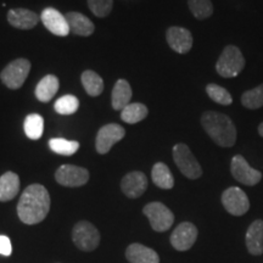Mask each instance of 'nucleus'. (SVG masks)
<instances>
[{
  "label": "nucleus",
  "mask_w": 263,
  "mask_h": 263,
  "mask_svg": "<svg viewBox=\"0 0 263 263\" xmlns=\"http://www.w3.org/2000/svg\"><path fill=\"white\" fill-rule=\"evenodd\" d=\"M50 210V195L42 184H31L22 193L17 205V215L28 226L44 221Z\"/></svg>",
  "instance_id": "obj_1"
},
{
  "label": "nucleus",
  "mask_w": 263,
  "mask_h": 263,
  "mask_svg": "<svg viewBox=\"0 0 263 263\" xmlns=\"http://www.w3.org/2000/svg\"><path fill=\"white\" fill-rule=\"evenodd\" d=\"M201 126L218 146L232 147L235 144V124L227 115L216 111H206L201 116Z\"/></svg>",
  "instance_id": "obj_2"
},
{
  "label": "nucleus",
  "mask_w": 263,
  "mask_h": 263,
  "mask_svg": "<svg viewBox=\"0 0 263 263\" xmlns=\"http://www.w3.org/2000/svg\"><path fill=\"white\" fill-rule=\"evenodd\" d=\"M245 67V58L236 45H227L217 60L216 71L223 78H234Z\"/></svg>",
  "instance_id": "obj_3"
},
{
  "label": "nucleus",
  "mask_w": 263,
  "mask_h": 263,
  "mask_svg": "<svg viewBox=\"0 0 263 263\" xmlns=\"http://www.w3.org/2000/svg\"><path fill=\"white\" fill-rule=\"evenodd\" d=\"M173 159L178 170L189 179H197L202 176V168L193 155L192 150L184 143H179L173 147Z\"/></svg>",
  "instance_id": "obj_4"
},
{
  "label": "nucleus",
  "mask_w": 263,
  "mask_h": 263,
  "mask_svg": "<svg viewBox=\"0 0 263 263\" xmlns=\"http://www.w3.org/2000/svg\"><path fill=\"white\" fill-rule=\"evenodd\" d=\"M31 71V62L27 59H16L11 61L0 73V80L9 89H20L27 80Z\"/></svg>",
  "instance_id": "obj_5"
},
{
  "label": "nucleus",
  "mask_w": 263,
  "mask_h": 263,
  "mask_svg": "<svg viewBox=\"0 0 263 263\" xmlns=\"http://www.w3.org/2000/svg\"><path fill=\"white\" fill-rule=\"evenodd\" d=\"M72 241L82 251H94L100 244V233L90 222L81 221L72 229Z\"/></svg>",
  "instance_id": "obj_6"
},
{
  "label": "nucleus",
  "mask_w": 263,
  "mask_h": 263,
  "mask_svg": "<svg viewBox=\"0 0 263 263\" xmlns=\"http://www.w3.org/2000/svg\"><path fill=\"white\" fill-rule=\"evenodd\" d=\"M143 213L149 219L151 228L159 233L168 230L174 222V215L172 211L161 202L147 203L143 209Z\"/></svg>",
  "instance_id": "obj_7"
},
{
  "label": "nucleus",
  "mask_w": 263,
  "mask_h": 263,
  "mask_svg": "<svg viewBox=\"0 0 263 263\" xmlns=\"http://www.w3.org/2000/svg\"><path fill=\"white\" fill-rule=\"evenodd\" d=\"M55 179L62 186L78 188L88 183L89 172L83 167L74 166V164H62L55 172Z\"/></svg>",
  "instance_id": "obj_8"
},
{
  "label": "nucleus",
  "mask_w": 263,
  "mask_h": 263,
  "mask_svg": "<svg viewBox=\"0 0 263 263\" xmlns=\"http://www.w3.org/2000/svg\"><path fill=\"white\" fill-rule=\"evenodd\" d=\"M230 172L239 183L248 186H254L262 179V173L252 168L244 156L235 155L230 162Z\"/></svg>",
  "instance_id": "obj_9"
},
{
  "label": "nucleus",
  "mask_w": 263,
  "mask_h": 263,
  "mask_svg": "<svg viewBox=\"0 0 263 263\" xmlns=\"http://www.w3.org/2000/svg\"><path fill=\"white\" fill-rule=\"evenodd\" d=\"M126 136V130L117 123H108L101 127L95 139V147L100 155H105L111 150L115 144L122 140Z\"/></svg>",
  "instance_id": "obj_10"
},
{
  "label": "nucleus",
  "mask_w": 263,
  "mask_h": 263,
  "mask_svg": "<svg viewBox=\"0 0 263 263\" xmlns=\"http://www.w3.org/2000/svg\"><path fill=\"white\" fill-rule=\"evenodd\" d=\"M222 203L227 212L233 216L245 215L250 209L248 195L238 186H230L223 192Z\"/></svg>",
  "instance_id": "obj_11"
},
{
  "label": "nucleus",
  "mask_w": 263,
  "mask_h": 263,
  "mask_svg": "<svg viewBox=\"0 0 263 263\" xmlns=\"http://www.w3.org/2000/svg\"><path fill=\"white\" fill-rule=\"evenodd\" d=\"M197 239V228L193 223L183 222L173 230L171 235V244L178 251L192 249Z\"/></svg>",
  "instance_id": "obj_12"
},
{
  "label": "nucleus",
  "mask_w": 263,
  "mask_h": 263,
  "mask_svg": "<svg viewBox=\"0 0 263 263\" xmlns=\"http://www.w3.org/2000/svg\"><path fill=\"white\" fill-rule=\"evenodd\" d=\"M41 20L45 28L50 31L52 34L59 35V37H66L70 34L71 29L67 18L59 10L54 8L44 9L42 11Z\"/></svg>",
  "instance_id": "obj_13"
},
{
  "label": "nucleus",
  "mask_w": 263,
  "mask_h": 263,
  "mask_svg": "<svg viewBox=\"0 0 263 263\" xmlns=\"http://www.w3.org/2000/svg\"><path fill=\"white\" fill-rule=\"evenodd\" d=\"M166 39L170 48L178 54H186L193 47L192 32L184 27H170L166 32Z\"/></svg>",
  "instance_id": "obj_14"
},
{
  "label": "nucleus",
  "mask_w": 263,
  "mask_h": 263,
  "mask_svg": "<svg viewBox=\"0 0 263 263\" xmlns=\"http://www.w3.org/2000/svg\"><path fill=\"white\" fill-rule=\"evenodd\" d=\"M147 188V178L143 172L133 171L127 173L121 180V189L129 199H137L145 193Z\"/></svg>",
  "instance_id": "obj_15"
},
{
  "label": "nucleus",
  "mask_w": 263,
  "mask_h": 263,
  "mask_svg": "<svg viewBox=\"0 0 263 263\" xmlns=\"http://www.w3.org/2000/svg\"><path fill=\"white\" fill-rule=\"evenodd\" d=\"M8 22L17 29H32L38 25L39 16L28 9H11L8 12Z\"/></svg>",
  "instance_id": "obj_16"
},
{
  "label": "nucleus",
  "mask_w": 263,
  "mask_h": 263,
  "mask_svg": "<svg viewBox=\"0 0 263 263\" xmlns=\"http://www.w3.org/2000/svg\"><path fill=\"white\" fill-rule=\"evenodd\" d=\"M126 257L130 263H160V257L155 250L138 242L128 246Z\"/></svg>",
  "instance_id": "obj_17"
},
{
  "label": "nucleus",
  "mask_w": 263,
  "mask_h": 263,
  "mask_svg": "<svg viewBox=\"0 0 263 263\" xmlns=\"http://www.w3.org/2000/svg\"><path fill=\"white\" fill-rule=\"evenodd\" d=\"M246 248L254 256L263 254V221L257 219L250 224L245 236Z\"/></svg>",
  "instance_id": "obj_18"
},
{
  "label": "nucleus",
  "mask_w": 263,
  "mask_h": 263,
  "mask_svg": "<svg viewBox=\"0 0 263 263\" xmlns=\"http://www.w3.org/2000/svg\"><path fill=\"white\" fill-rule=\"evenodd\" d=\"M67 18L70 29L74 34L83 35V37H89L95 31V26L87 16L81 14V12H67L65 15Z\"/></svg>",
  "instance_id": "obj_19"
},
{
  "label": "nucleus",
  "mask_w": 263,
  "mask_h": 263,
  "mask_svg": "<svg viewBox=\"0 0 263 263\" xmlns=\"http://www.w3.org/2000/svg\"><path fill=\"white\" fill-rule=\"evenodd\" d=\"M20 192V178L14 172H5L0 177V202L15 199Z\"/></svg>",
  "instance_id": "obj_20"
},
{
  "label": "nucleus",
  "mask_w": 263,
  "mask_h": 263,
  "mask_svg": "<svg viewBox=\"0 0 263 263\" xmlns=\"http://www.w3.org/2000/svg\"><path fill=\"white\" fill-rule=\"evenodd\" d=\"M132 88L126 80H118L112 89L111 103L115 110L122 111L128 104H130Z\"/></svg>",
  "instance_id": "obj_21"
},
{
  "label": "nucleus",
  "mask_w": 263,
  "mask_h": 263,
  "mask_svg": "<svg viewBox=\"0 0 263 263\" xmlns=\"http://www.w3.org/2000/svg\"><path fill=\"white\" fill-rule=\"evenodd\" d=\"M59 90V80L54 74H48L39 82L35 88V98L41 103H48Z\"/></svg>",
  "instance_id": "obj_22"
},
{
  "label": "nucleus",
  "mask_w": 263,
  "mask_h": 263,
  "mask_svg": "<svg viewBox=\"0 0 263 263\" xmlns=\"http://www.w3.org/2000/svg\"><path fill=\"white\" fill-rule=\"evenodd\" d=\"M151 178H153L155 185L161 189L168 190L174 186V178L172 173H171L168 166L163 162H157L154 164L153 171H151Z\"/></svg>",
  "instance_id": "obj_23"
},
{
  "label": "nucleus",
  "mask_w": 263,
  "mask_h": 263,
  "mask_svg": "<svg viewBox=\"0 0 263 263\" xmlns=\"http://www.w3.org/2000/svg\"><path fill=\"white\" fill-rule=\"evenodd\" d=\"M149 110L144 104L141 103H133L128 104L126 107L122 110L121 114V118H122L123 122L128 124H136L139 123L144 118H146Z\"/></svg>",
  "instance_id": "obj_24"
},
{
  "label": "nucleus",
  "mask_w": 263,
  "mask_h": 263,
  "mask_svg": "<svg viewBox=\"0 0 263 263\" xmlns=\"http://www.w3.org/2000/svg\"><path fill=\"white\" fill-rule=\"evenodd\" d=\"M82 84H83L85 91L90 97H99L104 90V81L97 72L94 71H84L81 77Z\"/></svg>",
  "instance_id": "obj_25"
},
{
  "label": "nucleus",
  "mask_w": 263,
  "mask_h": 263,
  "mask_svg": "<svg viewBox=\"0 0 263 263\" xmlns=\"http://www.w3.org/2000/svg\"><path fill=\"white\" fill-rule=\"evenodd\" d=\"M24 129L26 136L32 140L41 139L43 136V129H44V120L41 115L31 114L25 118Z\"/></svg>",
  "instance_id": "obj_26"
},
{
  "label": "nucleus",
  "mask_w": 263,
  "mask_h": 263,
  "mask_svg": "<svg viewBox=\"0 0 263 263\" xmlns=\"http://www.w3.org/2000/svg\"><path fill=\"white\" fill-rule=\"evenodd\" d=\"M49 147L59 155L71 156L80 149V143L76 140H66L64 138H52L49 140Z\"/></svg>",
  "instance_id": "obj_27"
},
{
  "label": "nucleus",
  "mask_w": 263,
  "mask_h": 263,
  "mask_svg": "<svg viewBox=\"0 0 263 263\" xmlns=\"http://www.w3.org/2000/svg\"><path fill=\"white\" fill-rule=\"evenodd\" d=\"M242 106L249 110H257L263 106V83L254 89L246 90L241 95Z\"/></svg>",
  "instance_id": "obj_28"
},
{
  "label": "nucleus",
  "mask_w": 263,
  "mask_h": 263,
  "mask_svg": "<svg viewBox=\"0 0 263 263\" xmlns=\"http://www.w3.org/2000/svg\"><path fill=\"white\" fill-rule=\"evenodd\" d=\"M190 12L197 20H206L213 14V5L211 0H188Z\"/></svg>",
  "instance_id": "obj_29"
},
{
  "label": "nucleus",
  "mask_w": 263,
  "mask_h": 263,
  "mask_svg": "<svg viewBox=\"0 0 263 263\" xmlns=\"http://www.w3.org/2000/svg\"><path fill=\"white\" fill-rule=\"evenodd\" d=\"M206 93L211 100H213L215 103L219 105H223V106H228V105L233 103V98L229 91L227 90L226 88H223L218 84H215V83L207 84Z\"/></svg>",
  "instance_id": "obj_30"
},
{
  "label": "nucleus",
  "mask_w": 263,
  "mask_h": 263,
  "mask_svg": "<svg viewBox=\"0 0 263 263\" xmlns=\"http://www.w3.org/2000/svg\"><path fill=\"white\" fill-rule=\"evenodd\" d=\"M80 101L73 95H65L58 99L55 103V111L60 115H72L78 110Z\"/></svg>",
  "instance_id": "obj_31"
},
{
  "label": "nucleus",
  "mask_w": 263,
  "mask_h": 263,
  "mask_svg": "<svg viewBox=\"0 0 263 263\" xmlns=\"http://www.w3.org/2000/svg\"><path fill=\"white\" fill-rule=\"evenodd\" d=\"M90 11L98 17H106L114 8V0H87Z\"/></svg>",
  "instance_id": "obj_32"
},
{
  "label": "nucleus",
  "mask_w": 263,
  "mask_h": 263,
  "mask_svg": "<svg viewBox=\"0 0 263 263\" xmlns=\"http://www.w3.org/2000/svg\"><path fill=\"white\" fill-rule=\"evenodd\" d=\"M12 252L11 241L8 236L0 235V255L3 256H10Z\"/></svg>",
  "instance_id": "obj_33"
},
{
  "label": "nucleus",
  "mask_w": 263,
  "mask_h": 263,
  "mask_svg": "<svg viewBox=\"0 0 263 263\" xmlns=\"http://www.w3.org/2000/svg\"><path fill=\"white\" fill-rule=\"evenodd\" d=\"M258 134L263 138V122L259 123V126H258Z\"/></svg>",
  "instance_id": "obj_34"
}]
</instances>
